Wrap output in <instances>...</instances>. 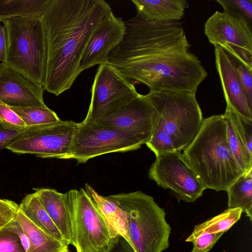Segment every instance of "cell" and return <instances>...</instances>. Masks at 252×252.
<instances>
[{"mask_svg":"<svg viewBox=\"0 0 252 252\" xmlns=\"http://www.w3.org/2000/svg\"><path fill=\"white\" fill-rule=\"evenodd\" d=\"M121 42L111 52L108 63L150 91L195 94L208 73L189 51L182 23H157L137 14L125 21Z\"/></svg>","mask_w":252,"mask_h":252,"instance_id":"6da1fadb","label":"cell"},{"mask_svg":"<svg viewBox=\"0 0 252 252\" xmlns=\"http://www.w3.org/2000/svg\"><path fill=\"white\" fill-rule=\"evenodd\" d=\"M111 11L103 0H50L41 16L44 90L58 96L71 87L82 72L81 60L91 37Z\"/></svg>","mask_w":252,"mask_h":252,"instance_id":"7a4b0ae2","label":"cell"},{"mask_svg":"<svg viewBox=\"0 0 252 252\" xmlns=\"http://www.w3.org/2000/svg\"><path fill=\"white\" fill-rule=\"evenodd\" d=\"M183 155L205 189L226 191L244 172L233 155L223 114L203 119Z\"/></svg>","mask_w":252,"mask_h":252,"instance_id":"3957f363","label":"cell"},{"mask_svg":"<svg viewBox=\"0 0 252 252\" xmlns=\"http://www.w3.org/2000/svg\"><path fill=\"white\" fill-rule=\"evenodd\" d=\"M145 96L157 113L153 135L146 145L156 157L185 149L196 136L203 121L195 94L150 91Z\"/></svg>","mask_w":252,"mask_h":252,"instance_id":"277c9868","label":"cell"},{"mask_svg":"<svg viewBox=\"0 0 252 252\" xmlns=\"http://www.w3.org/2000/svg\"><path fill=\"white\" fill-rule=\"evenodd\" d=\"M125 212L130 244L136 252H162L169 246L171 228L154 198L141 191L109 195Z\"/></svg>","mask_w":252,"mask_h":252,"instance_id":"5b68a950","label":"cell"},{"mask_svg":"<svg viewBox=\"0 0 252 252\" xmlns=\"http://www.w3.org/2000/svg\"><path fill=\"white\" fill-rule=\"evenodd\" d=\"M1 22L6 36L4 63L31 81L42 85L45 42L41 16L13 17Z\"/></svg>","mask_w":252,"mask_h":252,"instance_id":"8992f818","label":"cell"},{"mask_svg":"<svg viewBox=\"0 0 252 252\" xmlns=\"http://www.w3.org/2000/svg\"><path fill=\"white\" fill-rule=\"evenodd\" d=\"M66 193L77 252H108L117 235L104 220L85 189Z\"/></svg>","mask_w":252,"mask_h":252,"instance_id":"52a82bcc","label":"cell"},{"mask_svg":"<svg viewBox=\"0 0 252 252\" xmlns=\"http://www.w3.org/2000/svg\"><path fill=\"white\" fill-rule=\"evenodd\" d=\"M146 141L127 131L78 123L70 153L65 159H74L78 163L106 154L136 150Z\"/></svg>","mask_w":252,"mask_h":252,"instance_id":"ba28073f","label":"cell"},{"mask_svg":"<svg viewBox=\"0 0 252 252\" xmlns=\"http://www.w3.org/2000/svg\"><path fill=\"white\" fill-rule=\"evenodd\" d=\"M78 123L71 120L28 126L6 147L16 154L65 159Z\"/></svg>","mask_w":252,"mask_h":252,"instance_id":"9c48e42d","label":"cell"},{"mask_svg":"<svg viewBox=\"0 0 252 252\" xmlns=\"http://www.w3.org/2000/svg\"><path fill=\"white\" fill-rule=\"evenodd\" d=\"M131 80L108 63L99 65L91 89L90 105L82 122L110 115L137 97L139 94Z\"/></svg>","mask_w":252,"mask_h":252,"instance_id":"30bf717a","label":"cell"},{"mask_svg":"<svg viewBox=\"0 0 252 252\" xmlns=\"http://www.w3.org/2000/svg\"><path fill=\"white\" fill-rule=\"evenodd\" d=\"M148 176L158 186L170 189L178 199L186 202L195 201L205 189L179 151L166 152L156 157Z\"/></svg>","mask_w":252,"mask_h":252,"instance_id":"8fae6325","label":"cell"},{"mask_svg":"<svg viewBox=\"0 0 252 252\" xmlns=\"http://www.w3.org/2000/svg\"><path fill=\"white\" fill-rule=\"evenodd\" d=\"M252 29L245 22L216 11L206 21L204 33L210 43L229 51L252 67Z\"/></svg>","mask_w":252,"mask_h":252,"instance_id":"7c38bea8","label":"cell"},{"mask_svg":"<svg viewBox=\"0 0 252 252\" xmlns=\"http://www.w3.org/2000/svg\"><path fill=\"white\" fill-rule=\"evenodd\" d=\"M157 119V113L152 103L145 95L139 94L114 113L87 123L129 131L147 143L153 135Z\"/></svg>","mask_w":252,"mask_h":252,"instance_id":"4fadbf2b","label":"cell"},{"mask_svg":"<svg viewBox=\"0 0 252 252\" xmlns=\"http://www.w3.org/2000/svg\"><path fill=\"white\" fill-rule=\"evenodd\" d=\"M125 32V21L112 11L91 37L81 60V71L108 63L110 54L121 42Z\"/></svg>","mask_w":252,"mask_h":252,"instance_id":"5bb4252c","label":"cell"},{"mask_svg":"<svg viewBox=\"0 0 252 252\" xmlns=\"http://www.w3.org/2000/svg\"><path fill=\"white\" fill-rule=\"evenodd\" d=\"M42 85L0 63V101L9 107L44 106Z\"/></svg>","mask_w":252,"mask_h":252,"instance_id":"9a60e30c","label":"cell"},{"mask_svg":"<svg viewBox=\"0 0 252 252\" xmlns=\"http://www.w3.org/2000/svg\"><path fill=\"white\" fill-rule=\"evenodd\" d=\"M215 63L221 82L226 107L252 120V109L248 103L241 82L227 55L220 46H215Z\"/></svg>","mask_w":252,"mask_h":252,"instance_id":"2e32d148","label":"cell"},{"mask_svg":"<svg viewBox=\"0 0 252 252\" xmlns=\"http://www.w3.org/2000/svg\"><path fill=\"white\" fill-rule=\"evenodd\" d=\"M34 189L41 205L65 242L68 245H73L72 228L66 193H62L52 189Z\"/></svg>","mask_w":252,"mask_h":252,"instance_id":"e0dca14e","label":"cell"},{"mask_svg":"<svg viewBox=\"0 0 252 252\" xmlns=\"http://www.w3.org/2000/svg\"><path fill=\"white\" fill-rule=\"evenodd\" d=\"M137 14L145 19L157 23L180 22L186 9V0H131Z\"/></svg>","mask_w":252,"mask_h":252,"instance_id":"ac0fdd59","label":"cell"},{"mask_svg":"<svg viewBox=\"0 0 252 252\" xmlns=\"http://www.w3.org/2000/svg\"><path fill=\"white\" fill-rule=\"evenodd\" d=\"M85 189L113 231L130 244L128 220L122 208L108 196L99 194L88 184H85Z\"/></svg>","mask_w":252,"mask_h":252,"instance_id":"d6986e66","label":"cell"},{"mask_svg":"<svg viewBox=\"0 0 252 252\" xmlns=\"http://www.w3.org/2000/svg\"><path fill=\"white\" fill-rule=\"evenodd\" d=\"M14 219L28 239L26 252H69L68 245L52 237L38 227L18 209Z\"/></svg>","mask_w":252,"mask_h":252,"instance_id":"ffe728a7","label":"cell"},{"mask_svg":"<svg viewBox=\"0 0 252 252\" xmlns=\"http://www.w3.org/2000/svg\"><path fill=\"white\" fill-rule=\"evenodd\" d=\"M18 209L38 227L57 239L66 243L41 205L35 192L25 196L19 205Z\"/></svg>","mask_w":252,"mask_h":252,"instance_id":"44dd1931","label":"cell"},{"mask_svg":"<svg viewBox=\"0 0 252 252\" xmlns=\"http://www.w3.org/2000/svg\"><path fill=\"white\" fill-rule=\"evenodd\" d=\"M228 208H239L252 221V168L244 172L227 189Z\"/></svg>","mask_w":252,"mask_h":252,"instance_id":"7402d4cb","label":"cell"},{"mask_svg":"<svg viewBox=\"0 0 252 252\" xmlns=\"http://www.w3.org/2000/svg\"><path fill=\"white\" fill-rule=\"evenodd\" d=\"M50 0H0V21L13 17L41 16Z\"/></svg>","mask_w":252,"mask_h":252,"instance_id":"603a6c76","label":"cell"},{"mask_svg":"<svg viewBox=\"0 0 252 252\" xmlns=\"http://www.w3.org/2000/svg\"><path fill=\"white\" fill-rule=\"evenodd\" d=\"M242 213L239 208H227L219 215L194 226L186 242L204 233H224L240 220Z\"/></svg>","mask_w":252,"mask_h":252,"instance_id":"cb8c5ba5","label":"cell"},{"mask_svg":"<svg viewBox=\"0 0 252 252\" xmlns=\"http://www.w3.org/2000/svg\"><path fill=\"white\" fill-rule=\"evenodd\" d=\"M223 115L230 150L240 168L244 172L247 171L252 168V153L247 148L228 117L224 114Z\"/></svg>","mask_w":252,"mask_h":252,"instance_id":"d4e9b609","label":"cell"},{"mask_svg":"<svg viewBox=\"0 0 252 252\" xmlns=\"http://www.w3.org/2000/svg\"><path fill=\"white\" fill-rule=\"evenodd\" d=\"M10 107L27 126L53 123L60 120L56 113L46 105Z\"/></svg>","mask_w":252,"mask_h":252,"instance_id":"484cf974","label":"cell"},{"mask_svg":"<svg viewBox=\"0 0 252 252\" xmlns=\"http://www.w3.org/2000/svg\"><path fill=\"white\" fill-rule=\"evenodd\" d=\"M227 15L245 22L252 29V0H216Z\"/></svg>","mask_w":252,"mask_h":252,"instance_id":"4316f807","label":"cell"},{"mask_svg":"<svg viewBox=\"0 0 252 252\" xmlns=\"http://www.w3.org/2000/svg\"><path fill=\"white\" fill-rule=\"evenodd\" d=\"M223 49L241 82L248 104L252 109V67L247 65L231 52Z\"/></svg>","mask_w":252,"mask_h":252,"instance_id":"83f0119b","label":"cell"},{"mask_svg":"<svg viewBox=\"0 0 252 252\" xmlns=\"http://www.w3.org/2000/svg\"><path fill=\"white\" fill-rule=\"evenodd\" d=\"M224 114L230 119L247 148L252 153V120L239 115L228 107Z\"/></svg>","mask_w":252,"mask_h":252,"instance_id":"f1b7e54d","label":"cell"},{"mask_svg":"<svg viewBox=\"0 0 252 252\" xmlns=\"http://www.w3.org/2000/svg\"><path fill=\"white\" fill-rule=\"evenodd\" d=\"M9 222L0 228V252H26L18 234Z\"/></svg>","mask_w":252,"mask_h":252,"instance_id":"f546056e","label":"cell"},{"mask_svg":"<svg viewBox=\"0 0 252 252\" xmlns=\"http://www.w3.org/2000/svg\"><path fill=\"white\" fill-rule=\"evenodd\" d=\"M223 234V233H204L191 239L189 241L193 244L190 252H208Z\"/></svg>","mask_w":252,"mask_h":252,"instance_id":"4dcf8cb0","label":"cell"},{"mask_svg":"<svg viewBox=\"0 0 252 252\" xmlns=\"http://www.w3.org/2000/svg\"><path fill=\"white\" fill-rule=\"evenodd\" d=\"M27 127L19 126L0 121V151L6 148Z\"/></svg>","mask_w":252,"mask_h":252,"instance_id":"1f68e13d","label":"cell"},{"mask_svg":"<svg viewBox=\"0 0 252 252\" xmlns=\"http://www.w3.org/2000/svg\"><path fill=\"white\" fill-rule=\"evenodd\" d=\"M0 121L19 126H27L9 106L1 101H0Z\"/></svg>","mask_w":252,"mask_h":252,"instance_id":"d6a6232c","label":"cell"},{"mask_svg":"<svg viewBox=\"0 0 252 252\" xmlns=\"http://www.w3.org/2000/svg\"><path fill=\"white\" fill-rule=\"evenodd\" d=\"M108 252H136L129 244L124 237L120 235L117 236L113 244Z\"/></svg>","mask_w":252,"mask_h":252,"instance_id":"836d02e7","label":"cell"},{"mask_svg":"<svg viewBox=\"0 0 252 252\" xmlns=\"http://www.w3.org/2000/svg\"><path fill=\"white\" fill-rule=\"evenodd\" d=\"M19 205L15 202L6 199H0V214L7 212H15Z\"/></svg>","mask_w":252,"mask_h":252,"instance_id":"e575fe53","label":"cell"},{"mask_svg":"<svg viewBox=\"0 0 252 252\" xmlns=\"http://www.w3.org/2000/svg\"><path fill=\"white\" fill-rule=\"evenodd\" d=\"M6 36L4 27L0 24V63H4L5 57Z\"/></svg>","mask_w":252,"mask_h":252,"instance_id":"d590c367","label":"cell"},{"mask_svg":"<svg viewBox=\"0 0 252 252\" xmlns=\"http://www.w3.org/2000/svg\"><path fill=\"white\" fill-rule=\"evenodd\" d=\"M17 211L7 212L0 214V228L6 225L14 219Z\"/></svg>","mask_w":252,"mask_h":252,"instance_id":"8d00e7d4","label":"cell"},{"mask_svg":"<svg viewBox=\"0 0 252 252\" xmlns=\"http://www.w3.org/2000/svg\"></svg>","mask_w":252,"mask_h":252,"instance_id":"74e56055","label":"cell"}]
</instances>
